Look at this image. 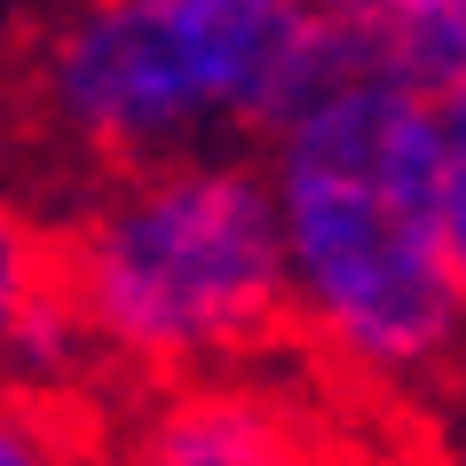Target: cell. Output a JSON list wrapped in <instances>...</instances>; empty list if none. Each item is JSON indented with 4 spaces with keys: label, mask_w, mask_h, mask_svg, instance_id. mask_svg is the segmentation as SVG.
<instances>
[{
    "label": "cell",
    "mask_w": 466,
    "mask_h": 466,
    "mask_svg": "<svg viewBox=\"0 0 466 466\" xmlns=\"http://www.w3.org/2000/svg\"><path fill=\"white\" fill-rule=\"evenodd\" d=\"M300 466H332V459H300Z\"/></svg>",
    "instance_id": "cell-8"
},
{
    "label": "cell",
    "mask_w": 466,
    "mask_h": 466,
    "mask_svg": "<svg viewBox=\"0 0 466 466\" xmlns=\"http://www.w3.org/2000/svg\"><path fill=\"white\" fill-rule=\"evenodd\" d=\"M48 285L96 356L206 380L293 324L285 221L261 158H182L96 182L48 238Z\"/></svg>",
    "instance_id": "cell-3"
},
{
    "label": "cell",
    "mask_w": 466,
    "mask_h": 466,
    "mask_svg": "<svg viewBox=\"0 0 466 466\" xmlns=\"http://www.w3.org/2000/svg\"><path fill=\"white\" fill-rule=\"evenodd\" d=\"M340 16H364V8H388V0H332Z\"/></svg>",
    "instance_id": "cell-7"
},
{
    "label": "cell",
    "mask_w": 466,
    "mask_h": 466,
    "mask_svg": "<svg viewBox=\"0 0 466 466\" xmlns=\"http://www.w3.org/2000/svg\"><path fill=\"white\" fill-rule=\"evenodd\" d=\"M300 459H309V442L285 403L229 388V380H198V388H174L111 466H300Z\"/></svg>",
    "instance_id": "cell-4"
},
{
    "label": "cell",
    "mask_w": 466,
    "mask_h": 466,
    "mask_svg": "<svg viewBox=\"0 0 466 466\" xmlns=\"http://www.w3.org/2000/svg\"><path fill=\"white\" fill-rule=\"evenodd\" d=\"M442 206H451V269L466 300V87L442 96Z\"/></svg>",
    "instance_id": "cell-6"
},
{
    "label": "cell",
    "mask_w": 466,
    "mask_h": 466,
    "mask_svg": "<svg viewBox=\"0 0 466 466\" xmlns=\"http://www.w3.org/2000/svg\"><path fill=\"white\" fill-rule=\"evenodd\" d=\"M356 64L332 0H64L32 111L87 174L253 158Z\"/></svg>",
    "instance_id": "cell-2"
},
{
    "label": "cell",
    "mask_w": 466,
    "mask_h": 466,
    "mask_svg": "<svg viewBox=\"0 0 466 466\" xmlns=\"http://www.w3.org/2000/svg\"><path fill=\"white\" fill-rule=\"evenodd\" d=\"M293 332L348 388H435L466 348L442 206V103L356 48L269 150Z\"/></svg>",
    "instance_id": "cell-1"
},
{
    "label": "cell",
    "mask_w": 466,
    "mask_h": 466,
    "mask_svg": "<svg viewBox=\"0 0 466 466\" xmlns=\"http://www.w3.org/2000/svg\"><path fill=\"white\" fill-rule=\"evenodd\" d=\"M0 466H96V459L72 435V411L56 395H16L8 427H0Z\"/></svg>",
    "instance_id": "cell-5"
}]
</instances>
